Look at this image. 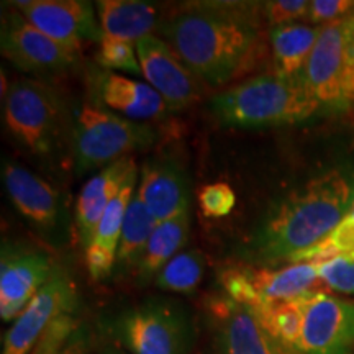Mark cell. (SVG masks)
Wrapping results in <instances>:
<instances>
[{"label":"cell","instance_id":"cell-1","mask_svg":"<svg viewBox=\"0 0 354 354\" xmlns=\"http://www.w3.org/2000/svg\"><path fill=\"white\" fill-rule=\"evenodd\" d=\"M354 205V169L333 166L269 205L243 243L253 264L289 261L326 238Z\"/></svg>","mask_w":354,"mask_h":354},{"label":"cell","instance_id":"cell-2","mask_svg":"<svg viewBox=\"0 0 354 354\" xmlns=\"http://www.w3.org/2000/svg\"><path fill=\"white\" fill-rule=\"evenodd\" d=\"M263 3H190L159 26L184 64L214 86L230 81L259 37Z\"/></svg>","mask_w":354,"mask_h":354},{"label":"cell","instance_id":"cell-3","mask_svg":"<svg viewBox=\"0 0 354 354\" xmlns=\"http://www.w3.org/2000/svg\"><path fill=\"white\" fill-rule=\"evenodd\" d=\"M322 105L300 77L266 74L238 84L212 97L210 110L227 127L266 128L300 123Z\"/></svg>","mask_w":354,"mask_h":354},{"label":"cell","instance_id":"cell-4","mask_svg":"<svg viewBox=\"0 0 354 354\" xmlns=\"http://www.w3.org/2000/svg\"><path fill=\"white\" fill-rule=\"evenodd\" d=\"M109 325L130 354H189L192 349V318L177 300H145L122 310Z\"/></svg>","mask_w":354,"mask_h":354},{"label":"cell","instance_id":"cell-5","mask_svg":"<svg viewBox=\"0 0 354 354\" xmlns=\"http://www.w3.org/2000/svg\"><path fill=\"white\" fill-rule=\"evenodd\" d=\"M159 138L149 123L133 122L94 105H84L73 128V158L77 172L107 167L136 149L149 148Z\"/></svg>","mask_w":354,"mask_h":354},{"label":"cell","instance_id":"cell-6","mask_svg":"<svg viewBox=\"0 0 354 354\" xmlns=\"http://www.w3.org/2000/svg\"><path fill=\"white\" fill-rule=\"evenodd\" d=\"M64 104L48 84L20 79L3 99V123L8 133L35 156L46 158L57 145Z\"/></svg>","mask_w":354,"mask_h":354},{"label":"cell","instance_id":"cell-7","mask_svg":"<svg viewBox=\"0 0 354 354\" xmlns=\"http://www.w3.org/2000/svg\"><path fill=\"white\" fill-rule=\"evenodd\" d=\"M2 180L17 212L48 240L63 241L68 233V205L57 189L12 159L2 161Z\"/></svg>","mask_w":354,"mask_h":354},{"label":"cell","instance_id":"cell-8","mask_svg":"<svg viewBox=\"0 0 354 354\" xmlns=\"http://www.w3.org/2000/svg\"><path fill=\"white\" fill-rule=\"evenodd\" d=\"M77 287L66 269L55 266L50 281L15 318L3 336L2 354H30L56 318L74 313Z\"/></svg>","mask_w":354,"mask_h":354},{"label":"cell","instance_id":"cell-9","mask_svg":"<svg viewBox=\"0 0 354 354\" xmlns=\"http://www.w3.org/2000/svg\"><path fill=\"white\" fill-rule=\"evenodd\" d=\"M304 323L299 351L302 354H353L354 300L313 290L302 295Z\"/></svg>","mask_w":354,"mask_h":354},{"label":"cell","instance_id":"cell-10","mask_svg":"<svg viewBox=\"0 0 354 354\" xmlns=\"http://www.w3.org/2000/svg\"><path fill=\"white\" fill-rule=\"evenodd\" d=\"M0 50L3 57L26 73H57L77 63L76 53L44 35L12 6L2 15Z\"/></svg>","mask_w":354,"mask_h":354},{"label":"cell","instance_id":"cell-11","mask_svg":"<svg viewBox=\"0 0 354 354\" xmlns=\"http://www.w3.org/2000/svg\"><path fill=\"white\" fill-rule=\"evenodd\" d=\"M17 8L32 24L61 46L79 55L84 41L100 43L102 32L95 8L86 0H21Z\"/></svg>","mask_w":354,"mask_h":354},{"label":"cell","instance_id":"cell-12","mask_svg":"<svg viewBox=\"0 0 354 354\" xmlns=\"http://www.w3.org/2000/svg\"><path fill=\"white\" fill-rule=\"evenodd\" d=\"M209 312L215 354H302L272 336L250 308L227 295L215 299Z\"/></svg>","mask_w":354,"mask_h":354},{"label":"cell","instance_id":"cell-13","mask_svg":"<svg viewBox=\"0 0 354 354\" xmlns=\"http://www.w3.org/2000/svg\"><path fill=\"white\" fill-rule=\"evenodd\" d=\"M55 266L43 251L8 241L2 243L0 317L3 322H12L24 312L50 281Z\"/></svg>","mask_w":354,"mask_h":354},{"label":"cell","instance_id":"cell-14","mask_svg":"<svg viewBox=\"0 0 354 354\" xmlns=\"http://www.w3.org/2000/svg\"><path fill=\"white\" fill-rule=\"evenodd\" d=\"M344 19L322 26L320 37L302 73V81L313 99L328 107L349 104Z\"/></svg>","mask_w":354,"mask_h":354},{"label":"cell","instance_id":"cell-15","mask_svg":"<svg viewBox=\"0 0 354 354\" xmlns=\"http://www.w3.org/2000/svg\"><path fill=\"white\" fill-rule=\"evenodd\" d=\"M141 73L149 86L161 94L171 112L198 100L196 74L177 56L172 46L156 35H148L135 44Z\"/></svg>","mask_w":354,"mask_h":354},{"label":"cell","instance_id":"cell-16","mask_svg":"<svg viewBox=\"0 0 354 354\" xmlns=\"http://www.w3.org/2000/svg\"><path fill=\"white\" fill-rule=\"evenodd\" d=\"M136 196L158 223L189 210L190 184L184 166L172 158L148 159L140 169Z\"/></svg>","mask_w":354,"mask_h":354},{"label":"cell","instance_id":"cell-17","mask_svg":"<svg viewBox=\"0 0 354 354\" xmlns=\"http://www.w3.org/2000/svg\"><path fill=\"white\" fill-rule=\"evenodd\" d=\"M94 87L105 107L128 120L146 123L165 118L171 112L166 100L149 84L120 74L97 71Z\"/></svg>","mask_w":354,"mask_h":354},{"label":"cell","instance_id":"cell-18","mask_svg":"<svg viewBox=\"0 0 354 354\" xmlns=\"http://www.w3.org/2000/svg\"><path fill=\"white\" fill-rule=\"evenodd\" d=\"M135 171H138L135 159L125 156L100 169L84 184L76 202V227L84 251L91 245L97 225L109 203Z\"/></svg>","mask_w":354,"mask_h":354},{"label":"cell","instance_id":"cell-19","mask_svg":"<svg viewBox=\"0 0 354 354\" xmlns=\"http://www.w3.org/2000/svg\"><path fill=\"white\" fill-rule=\"evenodd\" d=\"M136 184H138V171L128 177L117 196L113 197V201L109 203L99 225H97L91 245L86 248L87 271L95 281L109 277L117 268V251L123 221H125L128 205L136 192Z\"/></svg>","mask_w":354,"mask_h":354},{"label":"cell","instance_id":"cell-20","mask_svg":"<svg viewBox=\"0 0 354 354\" xmlns=\"http://www.w3.org/2000/svg\"><path fill=\"white\" fill-rule=\"evenodd\" d=\"M95 10L102 32L133 44L153 35L158 25L156 8L141 0H99Z\"/></svg>","mask_w":354,"mask_h":354},{"label":"cell","instance_id":"cell-21","mask_svg":"<svg viewBox=\"0 0 354 354\" xmlns=\"http://www.w3.org/2000/svg\"><path fill=\"white\" fill-rule=\"evenodd\" d=\"M251 282L263 304L284 302L317 290L320 281L317 264L297 263L282 269H248Z\"/></svg>","mask_w":354,"mask_h":354},{"label":"cell","instance_id":"cell-22","mask_svg":"<svg viewBox=\"0 0 354 354\" xmlns=\"http://www.w3.org/2000/svg\"><path fill=\"white\" fill-rule=\"evenodd\" d=\"M322 26L290 24L271 28V48L276 74L284 77H300L318 37Z\"/></svg>","mask_w":354,"mask_h":354},{"label":"cell","instance_id":"cell-23","mask_svg":"<svg viewBox=\"0 0 354 354\" xmlns=\"http://www.w3.org/2000/svg\"><path fill=\"white\" fill-rule=\"evenodd\" d=\"M189 227V210L180 212V214L172 216V218L156 225L148 241V246H146L143 258H141L140 264L136 266L140 281L146 282L151 277H158L161 269L174 256L180 253L185 241H187Z\"/></svg>","mask_w":354,"mask_h":354},{"label":"cell","instance_id":"cell-24","mask_svg":"<svg viewBox=\"0 0 354 354\" xmlns=\"http://www.w3.org/2000/svg\"><path fill=\"white\" fill-rule=\"evenodd\" d=\"M158 221L149 214L140 197L133 196L123 221L120 243L117 251V266L120 269L138 266L143 258L149 238L156 228Z\"/></svg>","mask_w":354,"mask_h":354},{"label":"cell","instance_id":"cell-25","mask_svg":"<svg viewBox=\"0 0 354 354\" xmlns=\"http://www.w3.org/2000/svg\"><path fill=\"white\" fill-rule=\"evenodd\" d=\"M250 310L272 336L292 348H299L304 323L302 297L284 300V302L264 304L258 308Z\"/></svg>","mask_w":354,"mask_h":354},{"label":"cell","instance_id":"cell-26","mask_svg":"<svg viewBox=\"0 0 354 354\" xmlns=\"http://www.w3.org/2000/svg\"><path fill=\"white\" fill-rule=\"evenodd\" d=\"M91 331L74 313L56 318L30 354H87Z\"/></svg>","mask_w":354,"mask_h":354},{"label":"cell","instance_id":"cell-27","mask_svg":"<svg viewBox=\"0 0 354 354\" xmlns=\"http://www.w3.org/2000/svg\"><path fill=\"white\" fill-rule=\"evenodd\" d=\"M203 272L205 256L201 251H180L158 274L156 286L159 289L176 294H190L201 284Z\"/></svg>","mask_w":354,"mask_h":354},{"label":"cell","instance_id":"cell-28","mask_svg":"<svg viewBox=\"0 0 354 354\" xmlns=\"http://www.w3.org/2000/svg\"><path fill=\"white\" fill-rule=\"evenodd\" d=\"M354 253V205L349 214L339 221L338 227L328 236L323 238L318 245L300 251L289 259V263H323V261L333 259L336 256Z\"/></svg>","mask_w":354,"mask_h":354},{"label":"cell","instance_id":"cell-29","mask_svg":"<svg viewBox=\"0 0 354 354\" xmlns=\"http://www.w3.org/2000/svg\"><path fill=\"white\" fill-rule=\"evenodd\" d=\"M97 63L105 71H122L133 76H143L135 44L105 33L99 43Z\"/></svg>","mask_w":354,"mask_h":354},{"label":"cell","instance_id":"cell-30","mask_svg":"<svg viewBox=\"0 0 354 354\" xmlns=\"http://www.w3.org/2000/svg\"><path fill=\"white\" fill-rule=\"evenodd\" d=\"M320 281L339 294L354 295V253L336 256L317 264Z\"/></svg>","mask_w":354,"mask_h":354},{"label":"cell","instance_id":"cell-31","mask_svg":"<svg viewBox=\"0 0 354 354\" xmlns=\"http://www.w3.org/2000/svg\"><path fill=\"white\" fill-rule=\"evenodd\" d=\"M197 198L203 215L210 216V218L228 216L234 209V203H236V196H234L233 189L225 183L203 185Z\"/></svg>","mask_w":354,"mask_h":354},{"label":"cell","instance_id":"cell-32","mask_svg":"<svg viewBox=\"0 0 354 354\" xmlns=\"http://www.w3.org/2000/svg\"><path fill=\"white\" fill-rule=\"evenodd\" d=\"M310 10L308 0H271L263 3L264 19L269 25L281 26L297 24V20L307 19Z\"/></svg>","mask_w":354,"mask_h":354},{"label":"cell","instance_id":"cell-33","mask_svg":"<svg viewBox=\"0 0 354 354\" xmlns=\"http://www.w3.org/2000/svg\"><path fill=\"white\" fill-rule=\"evenodd\" d=\"M354 10L353 0H312L307 19L315 25H328L343 20Z\"/></svg>","mask_w":354,"mask_h":354},{"label":"cell","instance_id":"cell-34","mask_svg":"<svg viewBox=\"0 0 354 354\" xmlns=\"http://www.w3.org/2000/svg\"><path fill=\"white\" fill-rule=\"evenodd\" d=\"M344 37H346L348 63V102L354 100V10L344 19Z\"/></svg>","mask_w":354,"mask_h":354},{"label":"cell","instance_id":"cell-35","mask_svg":"<svg viewBox=\"0 0 354 354\" xmlns=\"http://www.w3.org/2000/svg\"><path fill=\"white\" fill-rule=\"evenodd\" d=\"M100 354H127V353L122 351V349L117 346H107Z\"/></svg>","mask_w":354,"mask_h":354}]
</instances>
